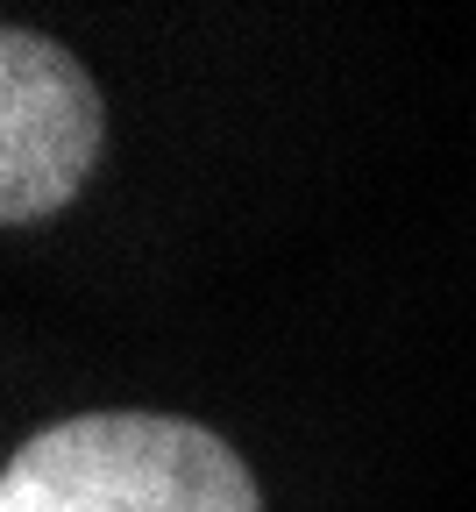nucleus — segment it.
Returning <instances> with one entry per match:
<instances>
[{"label":"nucleus","instance_id":"nucleus-3","mask_svg":"<svg viewBox=\"0 0 476 512\" xmlns=\"http://www.w3.org/2000/svg\"><path fill=\"white\" fill-rule=\"evenodd\" d=\"M0 512H8V491H0Z\"/></svg>","mask_w":476,"mask_h":512},{"label":"nucleus","instance_id":"nucleus-2","mask_svg":"<svg viewBox=\"0 0 476 512\" xmlns=\"http://www.w3.org/2000/svg\"><path fill=\"white\" fill-rule=\"evenodd\" d=\"M107 150L93 72L43 29L0 22V228L64 214Z\"/></svg>","mask_w":476,"mask_h":512},{"label":"nucleus","instance_id":"nucleus-1","mask_svg":"<svg viewBox=\"0 0 476 512\" xmlns=\"http://www.w3.org/2000/svg\"><path fill=\"white\" fill-rule=\"evenodd\" d=\"M8 512H263L235 448L185 413H72L36 427L8 470Z\"/></svg>","mask_w":476,"mask_h":512}]
</instances>
